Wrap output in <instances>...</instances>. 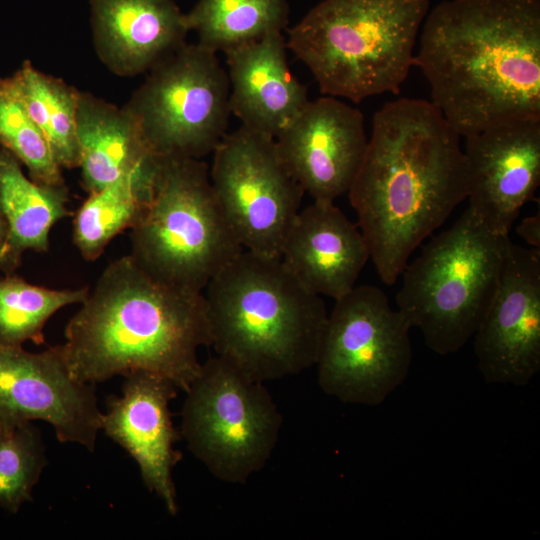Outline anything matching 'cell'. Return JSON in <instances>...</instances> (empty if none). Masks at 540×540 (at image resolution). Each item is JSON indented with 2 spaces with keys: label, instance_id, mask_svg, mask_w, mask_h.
Instances as JSON below:
<instances>
[{
  "label": "cell",
  "instance_id": "1",
  "mask_svg": "<svg viewBox=\"0 0 540 540\" xmlns=\"http://www.w3.org/2000/svg\"><path fill=\"white\" fill-rule=\"evenodd\" d=\"M460 137L427 100L399 98L374 114L347 193L383 283L397 281L413 251L466 199Z\"/></svg>",
  "mask_w": 540,
  "mask_h": 540
},
{
  "label": "cell",
  "instance_id": "2",
  "mask_svg": "<svg viewBox=\"0 0 540 540\" xmlns=\"http://www.w3.org/2000/svg\"><path fill=\"white\" fill-rule=\"evenodd\" d=\"M419 36L414 66L461 137L540 120V0H446Z\"/></svg>",
  "mask_w": 540,
  "mask_h": 540
},
{
  "label": "cell",
  "instance_id": "3",
  "mask_svg": "<svg viewBox=\"0 0 540 540\" xmlns=\"http://www.w3.org/2000/svg\"><path fill=\"white\" fill-rule=\"evenodd\" d=\"M61 349L72 376L95 385L149 372L186 392L210 346L203 293L166 285L128 254L112 261L65 327Z\"/></svg>",
  "mask_w": 540,
  "mask_h": 540
},
{
  "label": "cell",
  "instance_id": "4",
  "mask_svg": "<svg viewBox=\"0 0 540 540\" xmlns=\"http://www.w3.org/2000/svg\"><path fill=\"white\" fill-rule=\"evenodd\" d=\"M203 296L210 346L248 378L264 383L316 364L328 311L280 257L243 250Z\"/></svg>",
  "mask_w": 540,
  "mask_h": 540
},
{
  "label": "cell",
  "instance_id": "5",
  "mask_svg": "<svg viewBox=\"0 0 540 540\" xmlns=\"http://www.w3.org/2000/svg\"><path fill=\"white\" fill-rule=\"evenodd\" d=\"M429 0H323L288 30V50L326 96L397 94L415 63Z\"/></svg>",
  "mask_w": 540,
  "mask_h": 540
},
{
  "label": "cell",
  "instance_id": "6",
  "mask_svg": "<svg viewBox=\"0 0 540 540\" xmlns=\"http://www.w3.org/2000/svg\"><path fill=\"white\" fill-rule=\"evenodd\" d=\"M510 242L467 208L405 266L397 309L433 352H458L473 337L497 290Z\"/></svg>",
  "mask_w": 540,
  "mask_h": 540
},
{
  "label": "cell",
  "instance_id": "7",
  "mask_svg": "<svg viewBox=\"0 0 540 540\" xmlns=\"http://www.w3.org/2000/svg\"><path fill=\"white\" fill-rule=\"evenodd\" d=\"M134 261L154 279L201 294L244 249L202 159L160 158L151 198L130 229Z\"/></svg>",
  "mask_w": 540,
  "mask_h": 540
},
{
  "label": "cell",
  "instance_id": "8",
  "mask_svg": "<svg viewBox=\"0 0 540 540\" xmlns=\"http://www.w3.org/2000/svg\"><path fill=\"white\" fill-rule=\"evenodd\" d=\"M180 436L216 479L244 484L271 458L282 414L262 382L215 355L185 392Z\"/></svg>",
  "mask_w": 540,
  "mask_h": 540
},
{
  "label": "cell",
  "instance_id": "9",
  "mask_svg": "<svg viewBox=\"0 0 540 540\" xmlns=\"http://www.w3.org/2000/svg\"><path fill=\"white\" fill-rule=\"evenodd\" d=\"M229 94L217 53L185 43L148 71L124 106L154 156L202 159L227 134Z\"/></svg>",
  "mask_w": 540,
  "mask_h": 540
},
{
  "label": "cell",
  "instance_id": "10",
  "mask_svg": "<svg viewBox=\"0 0 540 540\" xmlns=\"http://www.w3.org/2000/svg\"><path fill=\"white\" fill-rule=\"evenodd\" d=\"M411 328L380 288L355 286L328 313L315 364L319 387L343 403L380 405L408 376Z\"/></svg>",
  "mask_w": 540,
  "mask_h": 540
},
{
  "label": "cell",
  "instance_id": "11",
  "mask_svg": "<svg viewBox=\"0 0 540 540\" xmlns=\"http://www.w3.org/2000/svg\"><path fill=\"white\" fill-rule=\"evenodd\" d=\"M212 154V189L237 240L244 250L280 257L305 193L288 171L275 138L241 125Z\"/></svg>",
  "mask_w": 540,
  "mask_h": 540
},
{
  "label": "cell",
  "instance_id": "12",
  "mask_svg": "<svg viewBox=\"0 0 540 540\" xmlns=\"http://www.w3.org/2000/svg\"><path fill=\"white\" fill-rule=\"evenodd\" d=\"M102 418L94 385L72 376L60 345L35 353L0 344V422L5 427L45 421L60 442L93 451Z\"/></svg>",
  "mask_w": 540,
  "mask_h": 540
},
{
  "label": "cell",
  "instance_id": "13",
  "mask_svg": "<svg viewBox=\"0 0 540 540\" xmlns=\"http://www.w3.org/2000/svg\"><path fill=\"white\" fill-rule=\"evenodd\" d=\"M489 384L525 386L540 370V249L510 242L497 290L473 335Z\"/></svg>",
  "mask_w": 540,
  "mask_h": 540
},
{
  "label": "cell",
  "instance_id": "14",
  "mask_svg": "<svg viewBox=\"0 0 540 540\" xmlns=\"http://www.w3.org/2000/svg\"><path fill=\"white\" fill-rule=\"evenodd\" d=\"M275 140L304 193L323 202L349 191L368 145L361 111L332 96L309 100Z\"/></svg>",
  "mask_w": 540,
  "mask_h": 540
},
{
  "label": "cell",
  "instance_id": "15",
  "mask_svg": "<svg viewBox=\"0 0 540 540\" xmlns=\"http://www.w3.org/2000/svg\"><path fill=\"white\" fill-rule=\"evenodd\" d=\"M464 138L468 208L491 231L509 235L540 183V120L500 123Z\"/></svg>",
  "mask_w": 540,
  "mask_h": 540
},
{
  "label": "cell",
  "instance_id": "16",
  "mask_svg": "<svg viewBox=\"0 0 540 540\" xmlns=\"http://www.w3.org/2000/svg\"><path fill=\"white\" fill-rule=\"evenodd\" d=\"M178 390L160 375L131 373L125 376L122 394L109 400L101 425V431L135 460L146 488L173 516L178 503L172 472L182 453L175 449L181 436L173 425L169 404Z\"/></svg>",
  "mask_w": 540,
  "mask_h": 540
},
{
  "label": "cell",
  "instance_id": "17",
  "mask_svg": "<svg viewBox=\"0 0 540 540\" xmlns=\"http://www.w3.org/2000/svg\"><path fill=\"white\" fill-rule=\"evenodd\" d=\"M280 258L308 290L335 300L356 286L370 253L358 225L334 202L313 200L295 216Z\"/></svg>",
  "mask_w": 540,
  "mask_h": 540
},
{
  "label": "cell",
  "instance_id": "18",
  "mask_svg": "<svg viewBox=\"0 0 540 540\" xmlns=\"http://www.w3.org/2000/svg\"><path fill=\"white\" fill-rule=\"evenodd\" d=\"M93 42L115 75L134 77L185 44L183 14L172 0H91Z\"/></svg>",
  "mask_w": 540,
  "mask_h": 540
},
{
  "label": "cell",
  "instance_id": "19",
  "mask_svg": "<svg viewBox=\"0 0 540 540\" xmlns=\"http://www.w3.org/2000/svg\"><path fill=\"white\" fill-rule=\"evenodd\" d=\"M283 32L225 53L230 111L249 129L276 138L309 102L306 86L290 71Z\"/></svg>",
  "mask_w": 540,
  "mask_h": 540
},
{
  "label": "cell",
  "instance_id": "20",
  "mask_svg": "<svg viewBox=\"0 0 540 540\" xmlns=\"http://www.w3.org/2000/svg\"><path fill=\"white\" fill-rule=\"evenodd\" d=\"M77 138L82 185L87 193L134 173L156 158L129 113L91 93L78 94Z\"/></svg>",
  "mask_w": 540,
  "mask_h": 540
},
{
  "label": "cell",
  "instance_id": "21",
  "mask_svg": "<svg viewBox=\"0 0 540 540\" xmlns=\"http://www.w3.org/2000/svg\"><path fill=\"white\" fill-rule=\"evenodd\" d=\"M64 185L28 178L19 160L0 147V213L7 225V252L1 265L17 263L26 250L46 252L53 226L70 215Z\"/></svg>",
  "mask_w": 540,
  "mask_h": 540
},
{
  "label": "cell",
  "instance_id": "22",
  "mask_svg": "<svg viewBox=\"0 0 540 540\" xmlns=\"http://www.w3.org/2000/svg\"><path fill=\"white\" fill-rule=\"evenodd\" d=\"M159 163L160 158H156L142 169L88 193L73 220V241L85 260L99 258L116 235L134 226L151 198Z\"/></svg>",
  "mask_w": 540,
  "mask_h": 540
},
{
  "label": "cell",
  "instance_id": "23",
  "mask_svg": "<svg viewBox=\"0 0 540 540\" xmlns=\"http://www.w3.org/2000/svg\"><path fill=\"white\" fill-rule=\"evenodd\" d=\"M9 78L29 115L45 136L61 168L79 167L77 104L79 91L29 61Z\"/></svg>",
  "mask_w": 540,
  "mask_h": 540
},
{
  "label": "cell",
  "instance_id": "24",
  "mask_svg": "<svg viewBox=\"0 0 540 540\" xmlns=\"http://www.w3.org/2000/svg\"><path fill=\"white\" fill-rule=\"evenodd\" d=\"M288 0H198L185 14L198 44L224 53L280 31L288 23Z\"/></svg>",
  "mask_w": 540,
  "mask_h": 540
},
{
  "label": "cell",
  "instance_id": "25",
  "mask_svg": "<svg viewBox=\"0 0 540 540\" xmlns=\"http://www.w3.org/2000/svg\"><path fill=\"white\" fill-rule=\"evenodd\" d=\"M88 290L52 289L17 277L0 280V344L44 343L47 321L60 309L82 303Z\"/></svg>",
  "mask_w": 540,
  "mask_h": 540
},
{
  "label": "cell",
  "instance_id": "26",
  "mask_svg": "<svg viewBox=\"0 0 540 540\" xmlns=\"http://www.w3.org/2000/svg\"><path fill=\"white\" fill-rule=\"evenodd\" d=\"M0 147L26 166L32 180L48 185H64L62 168L35 124L9 78L0 76Z\"/></svg>",
  "mask_w": 540,
  "mask_h": 540
},
{
  "label": "cell",
  "instance_id": "27",
  "mask_svg": "<svg viewBox=\"0 0 540 540\" xmlns=\"http://www.w3.org/2000/svg\"><path fill=\"white\" fill-rule=\"evenodd\" d=\"M46 465L39 431L30 423L0 431V506L16 512L31 497Z\"/></svg>",
  "mask_w": 540,
  "mask_h": 540
},
{
  "label": "cell",
  "instance_id": "28",
  "mask_svg": "<svg viewBox=\"0 0 540 540\" xmlns=\"http://www.w3.org/2000/svg\"><path fill=\"white\" fill-rule=\"evenodd\" d=\"M517 233L527 242V244L536 249H540V215L524 218L517 227Z\"/></svg>",
  "mask_w": 540,
  "mask_h": 540
},
{
  "label": "cell",
  "instance_id": "29",
  "mask_svg": "<svg viewBox=\"0 0 540 540\" xmlns=\"http://www.w3.org/2000/svg\"><path fill=\"white\" fill-rule=\"evenodd\" d=\"M7 238H8L7 225L3 216L0 213V265L2 264L6 256Z\"/></svg>",
  "mask_w": 540,
  "mask_h": 540
},
{
  "label": "cell",
  "instance_id": "30",
  "mask_svg": "<svg viewBox=\"0 0 540 540\" xmlns=\"http://www.w3.org/2000/svg\"><path fill=\"white\" fill-rule=\"evenodd\" d=\"M5 426L0 422V431L4 428Z\"/></svg>",
  "mask_w": 540,
  "mask_h": 540
}]
</instances>
